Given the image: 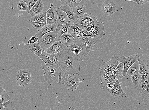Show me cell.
I'll use <instances>...</instances> for the list:
<instances>
[{
    "mask_svg": "<svg viewBox=\"0 0 149 110\" xmlns=\"http://www.w3.org/2000/svg\"><path fill=\"white\" fill-rule=\"evenodd\" d=\"M102 11L106 16L113 15L116 11V4L109 1H106L104 2L102 7Z\"/></svg>",
    "mask_w": 149,
    "mask_h": 110,
    "instance_id": "obj_14",
    "label": "cell"
},
{
    "mask_svg": "<svg viewBox=\"0 0 149 110\" xmlns=\"http://www.w3.org/2000/svg\"><path fill=\"white\" fill-rule=\"evenodd\" d=\"M104 30V23L103 22H100L98 25L95 26L93 30V35L91 38L105 35Z\"/></svg>",
    "mask_w": 149,
    "mask_h": 110,
    "instance_id": "obj_21",
    "label": "cell"
},
{
    "mask_svg": "<svg viewBox=\"0 0 149 110\" xmlns=\"http://www.w3.org/2000/svg\"><path fill=\"white\" fill-rule=\"evenodd\" d=\"M17 9L19 11H26L29 12V9L25 1H20L17 5Z\"/></svg>",
    "mask_w": 149,
    "mask_h": 110,
    "instance_id": "obj_36",
    "label": "cell"
},
{
    "mask_svg": "<svg viewBox=\"0 0 149 110\" xmlns=\"http://www.w3.org/2000/svg\"><path fill=\"white\" fill-rule=\"evenodd\" d=\"M82 61L79 55L75 54L68 49H64L61 52L58 65L65 74H79Z\"/></svg>",
    "mask_w": 149,
    "mask_h": 110,
    "instance_id": "obj_1",
    "label": "cell"
},
{
    "mask_svg": "<svg viewBox=\"0 0 149 110\" xmlns=\"http://www.w3.org/2000/svg\"><path fill=\"white\" fill-rule=\"evenodd\" d=\"M65 74L62 70H60L57 82L58 85H61L64 84L65 82L67 80Z\"/></svg>",
    "mask_w": 149,
    "mask_h": 110,
    "instance_id": "obj_37",
    "label": "cell"
},
{
    "mask_svg": "<svg viewBox=\"0 0 149 110\" xmlns=\"http://www.w3.org/2000/svg\"><path fill=\"white\" fill-rule=\"evenodd\" d=\"M64 48L63 44L60 41H58L54 43L45 51L48 54H56L61 52Z\"/></svg>",
    "mask_w": 149,
    "mask_h": 110,
    "instance_id": "obj_17",
    "label": "cell"
},
{
    "mask_svg": "<svg viewBox=\"0 0 149 110\" xmlns=\"http://www.w3.org/2000/svg\"><path fill=\"white\" fill-rule=\"evenodd\" d=\"M31 20V21L40 22L39 14L35 16L32 17Z\"/></svg>",
    "mask_w": 149,
    "mask_h": 110,
    "instance_id": "obj_44",
    "label": "cell"
},
{
    "mask_svg": "<svg viewBox=\"0 0 149 110\" xmlns=\"http://www.w3.org/2000/svg\"><path fill=\"white\" fill-rule=\"evenodd\" d=\"M12 99L7 102L0 105V110H15L12 105Z\"/></svg>",
    "mask_w": 149,
    "mask_h": 110,
    "instance_id": "obj_34",
    "label": "cell"
},
{
    "mask_svg": "<svg viewBox=\"0 0 149 110\" xmlns=\"http://www.w3.org/2000/svg\"><path fill=\"white\" fill-rule=\"evenodd\" d=\"M58 18L56 23L58 26L65 25L70 21L66 13L65 12L58 9Z\"/></svg>",
    "mask_w": 149,
    "mask_h": 110,
    "instance_id": "obj_19",
    "label": "cell"
},
{
    "mask_svg": "<svg viewBox=\"0 0 149 110\" xmlns=\"http://www.w3.org/2000/svg\"><path fill=\"white\" fill-rule=\"evenodd\" d=\"M137 60L140 64V70L139 73L142 77L141 82H143L149 80L148 66L144 60L140 57L138 58Z\"/></svg>",
    "mask_w": 149,
    "mask_h": 110,
    "instance_id": "obj_11",
    "label": "cell"
},
{
    "mask_svg": "<svg viewBox=\"0 0 149 110\" xmlns=\"http://www.w3.org/2000/svg\"><path fill=\"white\" fill-rule=\"evenodd\" d=\"M57 30L58 28L55 24L50 25H46L42 29L38 30V33H36V35L40 40L42 39L45 34Z\"/></svg>",
    "mask_w": 149,
    "mask_h": 110,
    "instance_id": "obj_16",
    "label": "cell"
},
{
    "mask_svg": "<svg viewBox=\"0 0 149 110\" xmlns=\"http://www.w3.org/2000/svg\"><path fill=\"white\" fill-rule=\"evenodd\" d=\"M109 70L106 68H100V77H103L104 75L109 73Z\"/></svg>",
    "mask_w": 149,
    "mask_h": 110,
    "instance_id": "obj_43",
    "label": "cell"
},
{
    "mask_svg": "<svg viewBox=\"0 0 149 110\" xmlns=\"http://www.w3.org/2000/svg\"><path fill=\"white\" fill-rule=\"evenodd\" d=\"M38 1V0H26L25 1L28 8L29 12Z\"/></svg>",
    "mask_w": 149,
    "mask_h": 110,
    "instance_id": "obj_39",
    "label": "cell"
},
{
    "mask_svg": "<svg viewBox=\"0 0 149 110\" xmlns=\"http://www.w3.org/2000/svg\"><path fill=\"white\" fill-rule=\"evenodd\" d=\"M16 82L19 86L29 85L32 80L30 71L27 69L21 70L16 75Z\"/></svg>",
    "mask_w": 149,
    "mask_h": 110,
    "instance_id": "obj_5",
    "label": "cell"
},
{
    "mask_svg": "<svg viewBox=\"0 0 149 110\" xmlns=\"http://www.w3.org/2000/svg\"><path fill=\"white\" fill-rule=\"evenodd\" d=\"M39 39L36 35L31 37L30 39L28 41L27 44L29 46L31 44L36 43L38 42Z\"/></svg>",
    "mask_w": 149,
    "mask_h": 110,
    "instance_id": "obj_40",
    "label": "cell"
},
{
    "mask_svg": "<svg viewBox=\"0 0 149 110\" xmlns=\"http://www.w3.org/2000/svg\"><path fill=\"white\" fill-rule=\"evenodd\" d=\"M11 99L5 89L2 88L0 89V105L8 102Z\"/></svg>",
    "mask_w": 149,
    "mask_h": 110,
    "instance_id": "obj_29",
    "label": "cell"
},
{
    "mask_svg": "<svg viewBox=\"0 0 149 110\" xmlns=\"http://www.w3.org/2000/svg\"><path fill=\"white\" fill-rule=\"evenodd\" d=\"M140 70V64L138 60L132 65L127 72V75L130 77L136 75Z\"/></svg>",
    "mask_w": 149,
    "mask_h": 110,
    "instance_id": "obj_25",
    "label": "cell"
},
{
    "mask_svg": "<svg viewBox=\"0 0 149 110\" xmlns=\"http://www.w3.org/2000/svg\"><path fill=\"white\" fill-rule=\"evenodd\" d=\"M76 25L82 30L85 34L86 33V29L88 27L92 26L89 24L86 21L78 18H77V24Z\"/></svg>",
    "mask_w": 149,
    "mask_h": 110,
    "instance_id": "obj_27",
    "label": "cell"
},
{
    "mask_svg": "<svg viewBox=\"0 0 149 110\" xmlns=\"http://www.w3.org/2000/svg\"><path fill=\"white\" fill-rule=\"evenodd\" d=\"M67 47L69 48L72 53L75 55H79V54L81 51L82 50L81 47L74 44H72Z\"/></svg>",
    "mask_w": 149,
    "mask_h": 110,
    "instance_id": "obj_33",
    "label": "cell"
},
{
    "mask_svg": "<svg viewBox=\"0 0 149 110\" xmlns=\"http://www.w3.org/2000/svg\"><path fill=\"white\" fill-rule=\"evenodd\" d=\"M124 68V62L121 63L116 68L113 72L116 78L119 81L121 75H122L123 71Z\"/></svg>",
    "mask_w": 149,
    "mask_h": 110,
    "instance_id": "obj_31",
    "label": "cell"
},
{
    "mask_svg": "<svg viewBox=\"0 0 149 110\" xmlns=\"http://www.w3.org/2000/svg\"><path fill=\"white\" fill-rule=\"evenodd\" d=\"M139 57L138 54H135L124 58V68L122 73L123 77L126 76L128 70Z\"/></svg>",
    "mask_w": 149,
    "mask_h": 110,
    "instance_id": "obj_12",
    "label": "cell"
},
{
    "mask_svg": "<svg viewBox=\"0 0 149 110\" xmlns=\"http://www.w3.org/2000/svg\"><path fill=\"white\" fill-rule=\"evenodd\" d=\"M60 53L49 54L42 50L43 61L47 66L58 65Z\"/></svg>",
    "mask_w": 149,
    "mask_h": 110,
    "instance_id": "obj_8",
    "label": "cell"
},
{
    "mask_svg": "<svg viewBox=\"0 0 149 110\" xmlns=\"http://www.w3.org/2000/svg\"><path fill=\"white\" fill-rule=\"evenodd\" d=\"M68 110H75L74 109L72 106Z\"/></svg>",
    "mask_w": 149,
    "mask_h": 110,
    "instance_id": "obj_47",
    "label": "cell"
},
{
    "mask_svg": "<svg viewBox=\"0 0 149 110\" xmlns=\"http://www.w3.org/2000/svg\"><path fill=\"white\" fill-rule=\"evenodd\" d=\"M42 70L45 71L43 75L45 77L44 81L50 85L53 83L54 81H57L60 69L58 65H54L52 66H46L44 65Z\"/></svg>",
    "mask_w": 149,
    "mask_h": 110,
    "instance_id": "obj_3",
    "label": "cell"
},
{
    "mask_svg": "<svg viewBox=\"0 0 149 110\" xmlns=\"http://www.w3.org/2000/svg\"><path fill=\"white\" fill-rule=\"evenodd\" d=\"M58 9L65 12L66 13L70 21L75 25L77 24V18L72 8L68 5L65 6L61 5L60 8H58Z\"/></svg>",
    "mask_w": 149,
    "mask_h": 110,
    "instance_id": "obj_15",
    "label": "cell"
},
{
    "mask_svg": "<svg viewBox=\"0 0 149 110\" xmlns=\"http://www.w3.org/2000/svg\"><path fill=\"white\" fill-rule=\"evenodd\" d=\"M95 26H92L89 27L86 29V33L87 32L91 31H93L94 29Z\"/></svg>",
    "mask_w": 149,
    "mask_h": 110,
    "instance_id": "obj_46",
    "label": "cell"
},
{
    "mask_svg": "<svg viewBox=\"0 0 149 110\" xmlns=\"http://www.w3.org/2000/svg\"><path fill=\"white\" fill-rule=\"evenodd\" d=\"M68 33L74 37V44L79 47L84 44L86 40L91 38V36L86 35L82 30L74 24L69 27Z\"/></svg>",
    "mask_w": 149,
    "mask_h": 110,
    "instance_id": "obj_2",
    "label": "cell"
},
{
    "mask_svg": "<svg viewBox=\"0 0 149 110\" xmlns=\"http://www.w3.org/2000/svg\"><path fill=\"white\" fill-rule=\"evenodd\" d=\"M40 22L47 23V13L46 12H42L39 14Z\"/></svg>",
    "mask_w": 149,
    "mask_h": 110,
    "instance_id": "obj_41",
    "label": "cell"
},
{
    "mask_svg": "<svg viewBox=\"0 0 149 110\" xmlns=\"http://www.w3.org/2000/svg\"><path fill=\"white\" fill-rule=\"evenodd\" d=\"M99 86L101 89L102 90H105L107 88V86L109 84V78H106L104 77H100Z\"/></svg>",
    "mask_w": 149,
    "mask_h": 110,
    "instance_id": "obj_32",
    "label": "cell"
},
{
    "mask_svg": "<svg viewBox=\"0 0 149 110\" xmlns=\"http://www.w3.org/2000/svg\"><path fill=\"white\" fill-rule=\"evenodd\" d=\"M132 81V82L134 86L136 88H137L138 86L141 83L142 77L141 75L138 73L136 75H133L130 77Z\"/></svg>",
    "mask_w": 149,
    "mask_h": 110,
    "instance_id": "obj_30",
    "label": "cell"
},
{
    "mask_svg": "<svg viewBox=\"0 0 149 110\" xmlns=\"http://www.w3.org/2000/svg\"><path fill=\"white\" fill-rule=\"evenodd\" d=\"M44 8V5L42 1L38 0L28 13L32 17L40 14L42 12Z\"/></svg>",
    "mask_w": 149,
    "mask_h": 110,
    "instance_id": "obj_18",
    "label": "cell"
},
{
    "mask_svg": "<svg viewBox=\"0 0 149 110\" xmlns=\"http://www.w3.org/2000/svg\"><path fill=\"white\" fill-rule=\"evenodd\" d=\"M31 24L33 28L38 30L42 29L45 26L47 25V23L33 21H31Z\"/></svg>",
    "mask_w": 149,
    "mask_h": 110,
    "instance_id": "obj_38",
    "label": "cell"
},
{
    "mask_svg": "<svg viewBox=\"0 0 149 110\" xmlns=\"http://www.w3.org/2000/svg\"><path fill=\"white\" fill-rule=\"evenodd\" d=\"M46 12L47 25H53L56 23L58 12L57 8L54 6L52 3H51L50 8Z\"/></svg>",
    "mask_w": 149,
    "mask_h": 110,
    "instance_id": "obj_10",
    "label": "cell"
},
{
    "mask_svg": "<svg viewBox=\"0 0 149 110\" xmlns=\"http://www.w3.org/2000/svg\"><path fill=\"white\" fill-rule=\"evenodd\" d=\"M102 36H99L91 38L86 40L85 43L80 47L82 50L81 52L84 56L87 57L90 51L94 46L95 44L101 39Z\"/></svg>",
    "mask_w": 149,
    "mask_h": 110,
    "instance_id": "obj_9",
    "label": "cell"
},
{
    "mask_svg": "<svg viewBox=\"0 0 149 110\" xmlns=\"http://www.w3.org/2000/svg\"><path fill=\"white\" fill-rule=\"evenodd\" d=\"M81 78L79 74H71L65 82L64 87L69 90L74 91L80 84Z\"/></svg>",
    "mask_w": 149,
    "mask_h": 110,
    "instance_id": "obj_6",
    "label": "cell"
},
{
    "mask_svg": "<svg viewBox=\"0 0 149 110\" xmlns=\"http://www.w3.org/2000/svg\"><path fill=\"white\" fill-rule=\"evenodd\" d=\"M81 0H65L64 1L67 5L72 8H74L79 6Z\"/></svg>",
    "mask_w": 149,
    "mask_h": 110,
    "instance_id": "obj_35",
    "label": "cell"
},
{
    "mask_svg": "<svg viewBox=\"0 0 149 110\" xmlns=\"http://www.w3.org/2000/svg\"><path fill=\"white\" fill-rule=\"evenodd\" d=\"M118 81H119L117 80L113 73L111 75L109 80V84H113Z\"/></svg>",
    "mask_w": 149,
    "mask_h": 110,
    "instance_id": "obj_42",
    "label": "cell"
},
{
    "mask_svg": "<svg viewBox=\"0 0 149 110\" xmlns=\"http://www.w3.org/2000/svg\"><path fill=\"white\" fill-rule=\"evenodd\" d=\"M58 30L48 33L45 35L38 43L41 48L44 51L46 50L55 42L60 41L58 37Z\"/></svg>",
    "mask_w": 149,
    "mask_h": 110,
    "instance_id": "obj_4",
    "label": "cell"
},
{
    "mask_svg": "<svg viewBox=\"0 0 149 110\" xmlns=\"http://www.w3.org/2000/svg\"><path fill=\"white\" fill-rule=\"evenodd\" d=\"M72 9L77 18L84 16L87 13V10L84 5H79Z\"/></svg>",
    "mask_w": 149,
    "mask_h": 110,
    "instance_id": "obj_26",
    "label": "cell"
},
{
    "mask_svg": "<svg viewBox=\"0 0 149 110\" xmlns=\"http://www.w3.org/2000/svg\"><path fill=\"white\" fill-rule=\"evenodd\" d=\"M59 39L63 45L67 47L73 44L74 41V37L68 33L63 34Z\"/></svg>",
    "mask_w": 149,
    "mask_h": 110,
    "instance_id": "obj_20",
    "label": "cell"
},
{
    "mask_svg": "<svg viewBox=\"0 0 149 110\" xmlns=\"http://www.w3.org/2000/svg\"><path fill=\"white\" fill-rule=\"evenodd\" d=\"M127 1L133 2L137 3L138 4L141 5L146 4V3L149 2V1H148V0H144V1H140V0H136V1H131V0H130V1H129H129Z\"/></svg>",
    "mask_w": 149,
    "mask_h": 110,
    "instance_id": "obj_45",
    "label": "cell"
},
{
    "mask_svg": "<svg viewBox=\"0 0 149 110\" xmlns=\"http://www.w3.org/2000/svg\"><path fill=\"white\" fill-rule=\"evenodd\" d=\"M138 91L149 98V80L141 83L137 88Z\"/></svg>",
    "mask_w": 149,
    "mask_h": 110,
    "instance_id": "obj_22",
    "label": "cell"
},
{
    "mask_svg": "<svg viewBox=\"0 0 149 110\" xmlns=\"http://www.w3.org/2000/svg\"><path fill=\"white\" fill-rule=\"evenodd\" d=\"M125 57L123 55L116 56L112 57L109 61H105L102 65L101 68H106L114 71L118 65L123 62Z\"/></svg>",
    "mask_w": 149,
    "mask_h": 110,
    "instance_id": "obj_7",
    "label": "cell"
},
{
    "mask_svg": "<svg viewBox=\"0 0 149 110\" xmlns=\"http://www.w3.org/2000/svg\"><path fill=\"white\" fill-rule=\"evenodd\" d=\"M29 46V49L32 52L40 58L43 61L42 49L38 43L31 44Z\"/></svg>",
    "mask_w": 149,
    "mask_h": 110,
    "instance_id": "obj_23",
    "label": "cell"
},
{
    "mask_svg": "<svg viewBox=\"0 0 149 110\" xmlns=\"http://www.w3.org/2000/svg\"><path fill=\"white\" fill-rule=\"evenodd\" d=\"M74 24L71 22L69 21L68 23L65 25H62L58 26V37L59 39H60L61 37L63 34L66 33H68V30L69 27L71 26ZM60 40V39H59Z\"/></svg>",
    "mask_w": 149,
    "mask_h": 110,
    "instance_id": "obj_28",
    "label": "cell"
},
{
    "mask_svg": "<svg viewBox=\"0 0 149 110\" xmlns=\"http://www.w3.org/2000/svg\"><path fill=\"white\" fill-rule=\"evenodd\" d=\"M84 20L92 26H95L100 23L97 20L98 18L97 17H93L88 14H86L84 16L78 18Z\"/></svg>",
    "mask_w": 149,
    "mask_h": 110,
    "instance_id": "obj_24",
    "label": "cell"
},
{
    "mask_svg": "<svg viewBox=\"0 0 149 110\" xmlns=\"http://www.w3.org/2000/svg\"><path fill=\"white\" fill-rule=\"evenodd\" d=\"M107 91L113 97H123L126 93L124 91L119 81L113 84L112 87L110 89H107Z\"/></svg>",
    "mask_w": 149,
    "mask_h": 110,
    "instance_id": "obj_13",
    "label": "cell"
}]
</instances>
